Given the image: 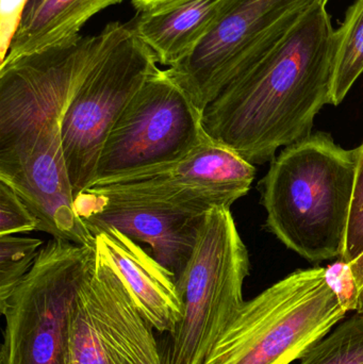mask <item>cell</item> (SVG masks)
I'll return each instance as SVG.
<instances>
[{
  "mask_svg": "<svg viewBox=\"0 0 363 364\" xmlns=\"http://www.w3.org/2000/svg\"><path fill=\"white\" fill-rule=\"evenodd\" d=\"M95 248L111 263L142 316L156 331L168 335L183 316L175 276L148 250L113 227L95 235Z\"/></svg>",
  "mask_w": 363,
  "mask_h": 364,
  "instance_id": "cell-13",
  "label": "cell"
},
{
  "mask_svg": "<svg viewBox=\"0 0 363 364\" xmlns=\"http://www.w3.org/2000/svg\"><path fill=\"white\" fill-rule=\"evenodd\" d=\"M166 1H168V0H132V4L136 10L141 12V11L153 8V6H159V4Z\"/></svg>",
  "mask_w": 363,
  "mask_h": 364,
  "instance_id": "cell-23",
  "label": "cell"
},
{
  "mask_svg": "<svg viewBox=\"0 0 363 364\" xmlns=\"http://www.w3.org/2000/svg\"><path fill=\"white\" fill-rule=\"evenodd\" d=\"M131 23L0 64V181L40 222V231L81 245L94 237L75 212L62 144L64 117L79 85Z\"/></svg>",
  "mask_w": 363,
  "mask_h": 364,
  "instance_id": "cell-1",
  "label": "cell"
},
{
  "mask_svg": "<svg viewBox=\"0 0 363 364\" xmlns=\"http://www.w3.org/2000/svg\"><path fill=\"white\" fill-rule=\"evenodd\" d=\"M42 247L40 239L17 235L0 237V305L27 275Z\"/></svg>",
  "mask_w": 363,
  "mask_h": 364,
  "instance_id": "cell-19",
  "label": "cell"
},
{
  "mask_svg": "<svg viewBox=\"0 0 363 364\" xmlns=\"http://www.w3.org/2000/svg\"><path fill=\"white\" fill-rule=\"evenodd\" d=\"M29 1L1 0L0 2V62L4 61L10 49Z\"/></svg>",
  "mask_w": 363,
  "mask_h": 364,
  "instance_id": "cell-22",
  "label": "cell"
},
{
  "mask_svg": "<svg viewBox=\"0 0 363 364\" xmlns=\"http://www.w3.org/2000/svg\"><path fill=\"white\" fill-rule=\"evenodd\" d=\"M123 0H40L27 10L4 61L45 50L80 36L87 21Z\"/></svg>",
  "mask_w": 363,
  "mask_h": 364,
  "instance_id": "cell-15",
  "label": "cell"
},
{
  "mask_svg": "<svg viewBox=\"0 0 363 364\" xmlns=\"http://www.w3.org/2000/svg\"><path fill=\"white\" fill-rule=\"evenodd\" d=\"M230 0H168L141 11L132 30L158 63L176 65L209 33Z\"/></svg>",
  "mask_w": 363,
  "mask_h": 364,
  "instance_id": "cell-14",
  "label": "cell"
},
{
  "mask_svg": "<svg viewBox=\"0 0 363 364\" xmlns=\"http://www.w3.org/2000/svg\"><path fill=\"white\" fill-rule=\"evenodd\" d=\"M208 139L202 111L159 68L109 134L93 183L178 161Z\"/></svg>",
  "mask_w": 363,
  "mask_h": 364,
  "instance_id": "cell-8",
  "label": "cell"
},
{
  "mask_svg": "<svg viewBox=\"0 0 363 364\" xmlns=\"http://www.w3.org/2000/svg\"><path fill=\"white\" fill-rule=\"evenodd\" d=\"M40 231V222L14 188L0 181V237Z\"/></svg>",
  "mask_w": 363,
  "mask_h": 364,
  "instance_id": "cell-20",
  "label": "cell"
},
{
  "mask_svg": "<svg viewBox=\"0 0 363 364\" xmlns=\"http://www.w3.org/2000/svg\"><path fill=\"white\" fill-rule=\"evenodd\" d=\"M158 70L153 51L131 27L79 85L62 125V144L74 198L93 183L109 134L130 100Z\"/></svg>",
  "mask_w": 363,
  "mask_h": 364,
  "instance_id": "cell-9",
  "label": "cell"
},
{
  "mask_svg": "<svg viewBox=\"0 0 363 364\" xmlns=\"http://www.w3.org/2000/svg\"><path fill=\"white\" fill-rule=\"evenodd\" d=\"M74 208L93 237L102 229L113 227L141 245L148 246L153 258L176 282L193 254L207 214L128 205L85 190L75 197Z\"/></svg>",
  "mask_w": 363,
  "mask_h": 364,
  "instance_id": "cell-12",
  "label": "cell"
},
{
  "mask_svg": "<svg viewBox=\"0 0 363 364\" xmlns=\"http://www.w3.org/2000/svg\"><path fill=\"white\" fill-rule=\"evenodd\" d=\"M330 0H230L209 33L168 76L204 112L313 6Z\"/></svg>",
  "mask_w": 363,
  "mask_h": 364,
  "instance_id": "cell-7",
  "label": "cell"
},
{
  "mask_svg": "<svg viewBox=\"0 0 363 364\" xmlns=\"http://www.w3.org/2000/svg\"><path fill=\"white\" fill-rule=\"evenodd\" d=\"M356 175V149L326 134L286 147L262 181L266 227L309 262L341 256Z\"/></svg>",
  "mask_w": 363,
  "mask_h": 364,
  "instance_id": "cell-3",
  "label": "cell"
},
{
  "mask_svg": "<svg viewBox=\"0 0 363 364\" xmlns=\"http://www.w3.org/2000/svg\"><path fill=\"white\" fill-rule=\"evenodd\" d=\"M96 259L95 246L53 237L2 305L0 364H65L70 309Z\"/></svg>",
  "mask_w": 363,
  "mask_h": 364,
  "instance_id": "cell-6",
  "label": "cell"
},
{
  "mask_svg": "<svg viewBox=\"0 0 363 364\" xmlns=\"http://www.w3.org/2000/svg\"><path fill=\"white\" fill-rule=\"evenodd\" d=\"M326 280L347 312L357 311L358 293L351 269L347 263H335L325 269Z\"/></svg>",
  "mask_w": 363,
  "mask_h": 364,
  "instance_id": "cell-21",
  "label": "cell"
},
{
  "mask_svg": "<svg viewBox=\"0 0 363 364\" xmlns=\"http://www.w3.org/2000/svg\"><path fill=\"white\" fill-rule=\"evenodd\" d=\"M363 74V0L350 6L345 21L336 30L332 105L339 106Z\"/></svg>",
  "mask_w": 363,
  "mask_h": 364,
  "instance_id": "cell-16",
  "label": "cell"
},
{
  "mask_svg": "<svg viewBox=\"0 0 363 364\" xmlns=\"http://www.w3.org/2000/svg\"><path fill=\"white\" fill-rule=\"evenodd\" d=\"M255 176L253 164L209 138L178 161L96 182L85 191L128 205L206 214L230 209Z\"/></svg>",
  "mask_w": 363,
  "mask_h": 364,
  "instance_id": "cell-11",
  "label": "cell"
},
{
  "mask_svg": "<svg viewBox=\"0 0 363 364\" xmlns=\"http://www.w3.org/2000/svg\"><path fill=\"white\" fill-rule=\"evenodd\" d=\"M249 252L229 208L205 216L193 254L177 280L183 316L166 344L168 364H202L243 304Z\"/></svg>",
  "mask_w": 363,
  "mask_h": 364,
  "instance_id": "cell-5",
  "label": "cell"
},
{
  "mask_svg": "<svg viewBox=\"0 0 363 364\" xmlns=\"http://www.w3.org/2000/svg\"><path fill=\"white\" fill-rule=\"evenodd\" d=\"M300 364H363V314L337 326L320 340Z\"/></svg>",
  "mask_w": 363,
  "mask_h": 364,
  "instance_id": "cell-17",
  "label": "cell"
},
{
  "mask_svg": "<svg viewBox=\"0 0 363 364\" xmlns=\"http://www.w3.org/2000/svg\"><path fill=\"white\" fill-rule=\"evenodd\" d=\"M96 250V248H95ZM102 252L70 309L65 364H166V346Z\"/></svg>",
  "mask_w": 363,
  "mask_h": 364,
  "instance_id": "cell-10",
  "label": "cell"
},
{
  "mask_svg": "<svg viewBox=\"0 0 363 364\" xmlns=\"http://www.w3.org/2000/svg\"><path fill=\"white\" fill-rule=\"evenodd\" d=\"M335 50L336 30L326 4H318L207 106V136L253 166L308 138L332 105Z\"/></svg>",
  "mask_w": 363,
  "mask_h": 364,
  "instance_id": "cell-2",
  "label": "cell"
},
{
  "mask_svg": "<svg viewBox=\"0 0 363 364\" xmlns=\"http://www.w3.org/2000/svg\"><path fill=\"white\" fill-rule=\"evenodd\" d=\"M341 260L351 269L358 293V314H363V143L356 149V175Z\"/></svg>",
  "mask_w": 363,
  "mask_h": 364,
  "instance_id": "cell-18",
  "label": "cell"
},
{
  "mask_svg": "<svg viewBox=\"0 0 363 364\" xmlns=\"http://www.w3.org/2000/svg\"><path fill=\"white\" fill-rule=\"evenodd\" d=\"M347 314L325 267L298 269L244 301L202 364L292 363Z\"/></svg>",
  "mask_w": 363,
  "mask_h": 364,
  "instance_id": "cell-4",
  "label": "cell"
},
{
  "mask_svg": "<svg viewBox=\"0 0 363 364\" xmlns=\"http://www.w3.org/2000/svg\"><path fill=\"white\" fill-rule=\"evenodd\" d=\"M40 1V0H30L29 4H28L27 8H26V11L30 10V9L33 8V6H36V4H38Z\"/></svg>",
  "mask_w": 363,
  "mask_h": 364,
  "instance_id": "cell-24",
  "label": "cell"
}]
</instances>
